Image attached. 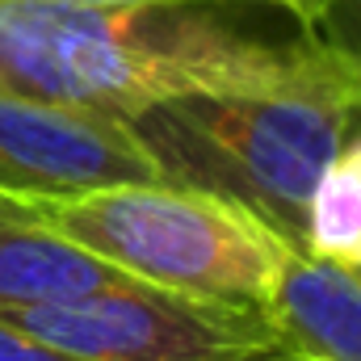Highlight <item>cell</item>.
<instances>
[{
    "label": "cell",
    "instance_id": "obj_1",
    "mask_svg": "<svg viewBox=\"0 0 361 361\" xmlns=\"http://www.w3.org/2000/svg\"><path fill=\"white\" fill-rule=\"evenodd\" d=\"M214 8L0 0V92L126 122L169 97L281 89L349 63L302 30L277 42Z\"/></svg>",
    "mask_w": 361,
    "mask_h": 361
},
{
    "label": "cell",
    "instance_id": "obj_2",
    "mask_svg": "<svg viewBox=\"0 0 361 361\" xmlns=\"http://www.w3.org/2000/svg\"><path fill=\"white\" fill-rule=\"evenodd\" d=\"M357 118L361 72L345 63L281 89L169 97L126 126L169 185L235 202L298 248L307 197Z\"/></svg>",
    "mask_w": 361,
    "mask_h": 361
},
{
    "label": "cell",
    "instance_id": "obj_3",
    "mask_svg": "<svg viewBox=\"0 0 361 361\" xmlns=\"http://www.w3.org/2000/svg\"><path fill=\"white\" fill-rule=\"evenodd\" d=\"M4 202L118 273L193 298L261 307L290 252H298L252 210L169 180Z\"/></svg>",
    "mask_w": 361,
    "mask_h": 361
},
{
    "label": "cell",
    "instance_id": "obj_4",
    "mask_svg": "<svg viewBox=\"0 0 361 361\" xmlns=\"http://www.w3.org/2000/svg\"><path fill=\"white\" fill-rule=\"evenodd\" d=\"M0 319L76 361H231L273 345L257 302L118 281L59 302H0Z\"/></svg>",
    "mask_w": 361,
    "mask_h": 361
},
{
    "label": "cell",
    "instance_id": "obj_5",
    "mask_svg": "<svg viewBox=\"0 0 361 361\" xmlns=\"http://www.w3.org/2000/svg\"><path fill=\"white\" fill-rule=\"evenodd\" d=\"M164 180L126 122L0 92V197H72Z\"/></svg>",
    "mask_w": 361,
    "mask_h": 361
},
{
    "label": "cell",
    "instance_id": "obj_6",
    "mask_svg": "<svg viewBox=\"0 0 361 361\" xmlns=\"http://www.w3.org/2000/svg\"><path fill=\"white\" fill-rule=\"evenodd\" d=\"M273 345L298 361H361V277L290 252L261 302Z\"/></svg>",
    "mask_w": 361,
    "mask_h": 361
},
{
    "label": "cell",
    "instance_id": "obj_7",
    "mask_svg": "<svg viewBox=\"0 0 361 361\" xmlns=\"http://www.w3.org/2000/svg\"><path fill=\"white\" fill-rule=\"evenodd\" d=\"M118 281L135 277L30 223L0 197V302H59Z\"/></svg>",
    "mask_w": 361,
    "mask_h": 361
},
{
    "label": "cell",
    "instance_id": "obj_8",
    "mask_svg": "<svg viewBox=\"0 0 361 361\" xmlns=\"http://www.w3.org/2000/svg\"><path fill=\"white\" fill-rule=\"evenodd\" d=\"M298 252L341 269H361V130L345 135L315 180L302 210Z\"/></svg>",
    "mask_w": 361,
    "mask_h": 361
},
{
    "label": "cell",
    "instance_id": "obj_9",
    "mask_svg": "<svg viewBox=\"0 0 361 361\" xmlns=\"http://www.w3.org/2000/svg\"><path fill=\"white\" fill-rule=\"evenodd\" d=\"M298 30L332 47L349 63H357L361 72V0H315L298 21Z\"/></svg>",
    "mask_w": 361,
    "mask_h": 361
},
{
    "label": "cell",
    "instance_id": "obj_10",
    "mask_svg": "<svg viewBox=\"0 0 361 361\" xmlns=\"http://www.w3.org/2000/svg\"><path fill=\"white\" fill-rule=\"evenodd\" d=\"M0 361H76V357H68V353H59V349H51V345L34 341L30 332L0 319Z\"/></svg>",
    "mask_w": 361,
    "mask_h": 361
},
{
    "label": "cell",
    "instance_id": "obj_11",
    "mask_svg": "<svg viewBox=\"0 0 361 361\" xmlns=\"http://www.w3.org/2000/svg\"><path fill=\"white\" fill-rule=\"evenodd\" d=\"M68 4H277L294 17L298 0H68Z\"/></svg>",
    "mask_w": 361,
    "mask_h": 361
},
{
    "label": "cell",
    "instance_id": "obj_12",
    "mask_svg": "<svg viewBox=\"0 0 361 361\" xmlns=\"http://www.w3.org/2000/svg\"><path fill=\"white\" fill-rule=\"evenodd\" d=\"M231 361H298V357H290L277 345H269V349H257V353H244V357H231Z\"/></svg>",
    "mask_w": 361,
    "mask_h": 361
},
{
    "label": "cell",
    "instance_id": "obj_13",
    "mask_svg": "<svg viewBox=\"0 0 361 361\" xmlns=\"http://www.w3.org/2000/svg\"><path fill=\"white\" fill-rule=\"evenodd\" d=\"M311 4H315V0H298V8H294V21H302V17H307V8H311Z\"/></svg>",
    "mask_w": 361,
    "mask_h": 361
},
{
    "label": "cell",
    "instance_id": "obj_14",
    "mask_svg": "<svg viewBox=\"0 0 361 361\" xmlns=\"http://www.w3.org/2000/svg\"><path fill=\"white\" fill-rule=\"evenodd\" d=\"M353 273H357V277H361V269H353Z\"/></svg>",
    "mask_w": 361,
    "mask_h": 361
}]
</instances>
